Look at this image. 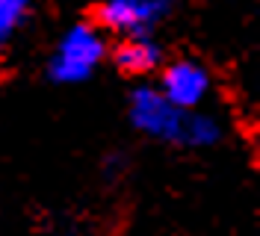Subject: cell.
I'll return each mask as SVG.
<instances>
[{
	"label": "cell",
	"instance_id": "6da1fadb",
	"mask_svg": "<svg viewBox=\"0 0 260 236\" xmlns=\"http://www.w3.org/2000/svg\"><path fill=\"white\" fill-rule=\"evenodd\" d=\"M130 124L151 139L183 145V148H210L222 139V124L198 110H178L160 94V89L139 86L130 94Z\"/></svg>",
	"mask_w": 260,
	"mask_h": 236
},
{
	"label": "cell",
	"instance_id": "5b68a950",
	"mask_svg": "<svg viewBox=\"0 0 260 236\" xmlns=\"http://www.w3.org/2000/svg\"><path fill=\"white\" fill-rule=\"evenodd\" d=\"M113 59L124 74H148L162 62V50L151 36H124V42L115 47Z\"/></svg>",
	"mask_w": 260,
	"mask_h": 236
},
{
	"label": "cell",
	"instance_id": "3957f363",
	"mask_svg": "<svg viewBox=\"0 0 260 236\" xmlns=\"http://www.w3.org/2000/svg\"><path fill=\"white\" fill-rule=\"evenodd\" d=\"M172 12V0H101L98 21L121 36H151Z\"/></svg>",
	"mask_w": 260,
	"mask_h": 236
},
{
	"label": "cell",
	"instance_id": "8992f818",
	"mask_svg": "<svg viewBox=\"0 0 260 236\" xmlns=\"http://www.w3.org/2000/svg\"><path fill=\"white\" fill-rule=\"evenodd\" d=\"M30 15V0H0V53Z\"/></svg>",
	"mask_w": 260,
	"mask_h": 236
},
{
	"label": "cell",
	"instance_id": "7a4b0ae2",
	"mask_svg": "<svg viewBox=\"0 0 260 236\" xmlns=\"http://www.w3.org/2000/svg\"><path fill=\"white\" fill-rule=\"evenodd\" d=\"M107 56V42L92 24H74L59 39L56 50L48 59V77L53 83H83L92 77L101 59Z\"/></svg>",
	"mask_w": 260,
	"mask_h": 236
},
{
	"label": "cell",
	"instance_id": "277c9868",
	"mask_svg": "<svg viewBox=\"0 0 260 236\" xmlns=\"http://www.w3.org/2000/svg\"><path fill=\"white\" fill-rule=\"evenodd\" d=\"M160 94L178 110H198L210 94V71L195 59H178L166 65L160 77Z\"/></svg>",
	"mask_w": 260,
	"mask_h": 236
}]
</instances>
